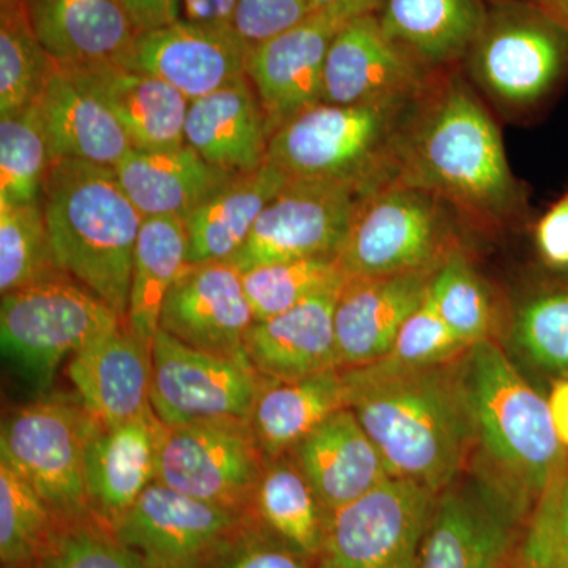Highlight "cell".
I'll list each match as a JSON object with an SVG mask.
<instances>
[{
    "label": "cell",
    "instance_id": "6da1fadb",
    "mask_svg": "<svg viewBox=\"0 0 568 568\" xmlns=\"http://www.w3.org/2000/svg\"><path fill=\"white\" fill-rule=\"evenodd\" d=\"M396 160V181L439 197L462 222L500 230L528 213L503 133L458 69L437 73L414 103Z\"/></svg>",
    "mask_w": 568,
    "mask_h": 568
},
{
    "label": "cell",
    "instance_id": "7a4b0ae2",
    "mask_svg": "<svg viewBox=\"0 0 568 568\" xmlns=\"http://www.w3.org/2000/svg\"><path fill=\"white\" fill-rule=\"evenodd\" d=\"M462 357L425 368L387 358L342 368L346 406L379 448L392 477L437 495L466 473L473 457Z\"/></svg>",
    "mask_w": 568,
    "mask_h": 568
},
{
    "label": "cell",
    "instance_id": "3957f363",
    "mask_svg": "<svg viewBox=\"0 0 568 568\" xmlns=\"http://www.w3.org/2000/svg\"><path fill=\"white\" fill-rule=\"evenodd\" d=\"M462 373L474 433L467 470L499 489L529 521L568 462L548 399L493 338L466 351Z\"/></svg>",
    "mask_w": 568,
    "mask_h": 568
},
{
    "label": "cell",
    "instance_id": "277c9868",
    "mask_svg": "<svg viewBox=\"0 0 568 568\" xmlns=\"http://www.w3.org/2000/svg\"><path fill=\"white\" fill-rule=\"evenodd\" d=\"M40 203L62 271L102 298L125 324L144 216L123 192L114 170L80 160L52 162Z\"/></svg>",
    "mask_w": 568,
    "mask_h": 568
},
{
    "label": "cell",
    "instance_id": "5b68a950",
    "mask_svg": "<svg viewBox=\"0 0 568 568\" xmlns=\"http://www.w3.org/2000/svg\"><path fill=\"white\" fill-rule=\"evenodd\" d=\"M414 103L306 108L272 133L267 162L291 179L342 182L368 194L398 179L399 140Z\"/></svg>",
    "mask_w": 568,
    "mask_h": 568
},
{
    "label": "cell",
    "instance_id": "8992f818",
    "mask_svg": "<svg viewBox=\"0 0 568 568\" xmlns=\"http://www.w3.org/2000/svg\"><path fill=\"white\" fill-rule=\"evenodd\" d=\"M487 14L465 65L499 110L540 111L568 82V29L530 0H485Z\"/></svg>",
    "mask_w": 568,
    "mask_h": 568
},
{
    "label": "cell",
    "instance_id": "52a82bcc",
    "mask_svg": "<svg viewBox=\"0 0 568 568\" xmlns=\"http://www.w3.org/2000/svg\"><path fill=\"white\" fill-rule=\"evenodd\" d=\"M458 222L439 197L394 181L361 197L336 260L346 278L439 267L462 246Z\"/></svg>",
    "mask_w": 568,
    "mask_h": 568
},
{
    "label": "cell",
    "instance_id": "ba28073f",
    "mask_svg": "<svg viewBox=\"0 0 568 568\" xmlns=\"http://www.w3.org/2000/svg\"><path fill=\"white\" fill-rule=\"evenodd\" d=\"M119 324L102 298L65 276L2 295L0 346L22 379L47 390L67 357Z\"/></svg>",
    "mask_w": 568,
    "mask_h": 568
},
{
    "label": "cell",
    "instance_id": "9c48e42d",
    "mask_svg": "<svg viewBox=\"0 0 568 568\" xmlns=\"http://www.w3.org/2000/svg\"><path fill=\"white\" fill-rule=\"evenodd\" d=\"M92 417L80 399L47 396L3 417L0 459L50 506L61 521L92 515L85 487V440Z\"/></svg>",
    "mask_w": 568,
    "mask_h": 568
},
{
    "label": "cell",
    "instance_id": "30bf717a",
    "mask_svg": "<svg viewBox=\"0 0 568 568\" xmlns=\"http://www.w3.org/2000/svg\"><path fill=\"white\" fill-rule=\"evenodd\" d=\"M437 493L390 477L332 511L316 568H418Z\"/></svg>",
    "mask_w": 568,
    "mask_h": 568
},
{
    "label": "cell",
    "instance_id": "8fae6325",
    "mask_svg": "<svg viewBox=\"0 0 568 568\" xmlns=\"http://www.w3.org/2000/svg\"><path fill=\"white\" fill-rule=\"evenodd\" d=\"M265 463L250 420L164 425L156 484L216 506L250 511Z\"/></svg>",
    "mask_w": 568,
    "mask_h": 568
},
{
    "label": "cell",
    "instance_id": "7c38bea8",
    "mask_svg": "<svg viewBox=\"0 0 568 568\" xmlns=\"http://www.w3.org/2000/svg\"><path fill=\"white\" fill-rule=\"evenodd\" d=\"M265 383L246 355L204 353L163 331L153 338L151 406L164 425L250 420Z\"/></svg>",
    "mask_w": 568,
    "mask_h": 568
},
{
    "label": "cell",
    "instance_id": "4fadbf2b",
    "mask_svg": "<svg viewBox=\"0 0 568 568\" xmlns=\"http://www.w3.org/2000/svg\"><path fill=\"white\" fill-rule=\"evenodd\" d=\"M253 521L155 481L111 528L148 568H207Z\"/></svg>",
    "mask_w": 568,
    "mask_h": 568
},
{
    "label": "cell",
    "instance_id": "5bb4252c",
    "mask_svg": "<svg viewBox=\"0 0 568 568\" xmlns=\"http://www.w3.org/2000/svg\"><path fill=\"white\" fill-rule=\"evenodd\" d=\"M526 525L499 489L466 470L437 496L418 568H508Z\"/></svg>",
    "mask_w": 568,
    "mask_h": 568
},
{
    "label": "cell",
    "instance_id": "9a60e30c",
    "mask_svg": "<svg viewBox=\"0 0 568 568\" xmlns=\"http://www.w3.org/2000/svg\"><path fill=\"white\" fill-rule=\"evenodd\" d=\"M362 196L346 183L291 179L261 213L241 252L227 263L244 272L278 261L336 256Z\"/></svg>",
    "mask_w": 568,
    "mask_h": 568
},
{
    "label": "cell",
    "instance_id": "2e32d148",
    "mask_svg": "<svg viewBox=\"0 0 568 568\" xmlns=\"http://www.w3.org/2000/svg\"><path fill=\"white\" fill-rule=\"evenodd\" d=\"M387 39L376 13L347 21L332 40L323 74V102L375 106L417 102L436 78Z\"/></svg>",
    "mask_w": 568,
    "mask_h": 568
},
{
    "label": "cell",
    "instance_id": "e0dca14e",
    "mask_svg": "<svg viewBox=\"0 0 568 568\" xmlns=\"http://www.w3.org/2000/svg\"><path fill=\"white\" fill-rule=\"evenodd\" d=\"M250 50L233 24L181 20L136 33L115 63L160 78L193 102L246 77Z\"/></svg>",
    "mask_w": 568,
    "mask_h": 568
},
{
    "label": "cell",
    "instance_id": "ac0fdd59",
    "mask_svg": "<svg viewBox=\"0 0 568 568\" xmlns=\"http://www.w3.org/2000/svg\"><path fill=\"white\" fill-rule=\"evenodd\" d=\"M253 323L242 272L216 261L185 265L164 301L160 331L204 353L241 357Z\"/></svg>",
    "mask_w": 568,
    "mask_h": 568
},
{
    "label": "cell",
    "instance_id": "d6986e66",
    "mask_svg": "<svg viewBox=\"0 0 568 568\" xmlns=\"http://www.w3.org/2000/svg\"><path fill=\"white\" fill-rule=\"evenodd\" d=\"M346 22L310 13L304 21L252 47L246 77L275 132L306 108L323 102V74L328 47Z\"/></svg>",
    "mask_w": 568,
    "mask_h": 568
},
{
    "label": "cell",
    "instance_id": "ffe728a7",
    "mask_svg": "<svg viewBox=\"0 0 568 568\" xmlns=\"http://www.w3.org/2000/svg\"><path fill=\"white\" fill-rule=\"evenodd\" d=\"M437 268L346 278L334 317L342 368L373 364L390 353L399 328L424 304Z\"/></svg>",
    "mask_w": 568,
    "mask_h": 568
},
{
    "label": "cell",
    "instance_id": "44dd1931",
    "mask_svg": "<svg viewBox=\"0 0 568 568\" xmlns=\"http://www.w3.org/2000/svg\"><path fill=\"white\" fill-rule=\"evenodd\" d=\"M163 428L152 407L122 424L102 425L92 418L84 469L93 517L114 525L155 484Z\"/></svg>",
    "mask_w": 568,
    "mask_h": 568
},
{
    "label": "cell",
    "instance_id": "7402d4cb",
    "mask_svg": "<svg viewBox=\"0 0 568 568\" xmlns=\"http://www.w3.org/2000/svg\"><path fill=\"white\" fill-rule=\"evenodd\" d=\"M67 373L85 413L99 424H122L152 407V345L125 324L93 336L70 358Z\"/></svg>",
    "mask_w": 568,
    "mask_h": 568
},
{
    "label": "cell",
    "instance_id": "603a6c76",
    "mask_svg": "<svg viewBox=\"0 0 568 568\" xmlns=\"http://www.w3.org/2000/svg\"><path fill=\"white\" fill-rule=\"evenodd\" d=\"M287 455L331 511L392 477L379 448L349 407L331 414Z\"/></svg>",
    "mask_w": 568,
    "mask_h": 568
},
{
    "label": "cell",
    "instance_id": "cb8c5ba5",
    "mask_svg": "<svg viewBox=\"0 0 568 568\" xmlns=\"http://www.w3.org/2000/svg\"><path fill=\"white\" fill-rule=\"evenodd\" d=\"M339 290L313 295L282 315L254 321L244 343L253 368L268 381H294L342 368L334 321Z\"/></svg>",
    "mask_w": 568,
    "mask_h": 568
},
{
    "label": "cell",
    "instance_id": "d4e9b609",
    "mask_svg": "<svg viewBox=\"0 0 568 568\" xmlns=\"http://www.w3.org/2000/svg\"><path fill=\"white\" fill-rule=\"evenodd\" d=\"M65 70L106 104L134 151L185 145L186 114L192 102L173 85L115 62Z\"/></svg>",
    "mask_w": 568,
    "mask_h": 568
},
{
    "label": "cell",
    "instance_id": "484cf974",
    "mask_svg": "<svg viewBox=\"0 0 568 568\" xmlns=\"http://www.w3.org/2000/svg\"><path fill=\"white\" fill-rule=\"evenodd\" d=\"M267 118L248 77L190 103L185 144L205 162L233 175L267 163Z\"/></svg>",
    "mask_w": 568,
    "mask_h": 568
},
{
    "label": "cell",
    "instance_id": "4316f807",
    "mask_svg": "<svg viewBox=\"0 0 568 568\" xmlns=\"http://www.w3.org/2000/svg\"><path fill=\"white\" fill-rule=\"evenodd\" d=\"M24 6L41 47L62 69L115 62L136 36L121 0H24Z\"/></svg>",
    "mask_w": 568,
    "mask_h": 568
},
{
    "label": "cell",
    "instance_id": "83f0119b",
    "mask_svg": "<svg viewBox=\"0 0 568 568\" xmlns=\"http://www.w3.org/2000/svg\"><path fill=\"white\" fill-rule=\"evenodd\" d=\"M485 14V0H384L376 17L399 50L440 73L465 62Z\"/></svg>",
    "mask_w": 568,
    "mask_h": 568
},
{
    "label": "cell",
    "instance_id": "f1b7e54d",
    "mask_svg": "<svg viewBox=\"0 0 568 568\" xmlns=\"http://www.w3.org/2000/svg\"><path fill=\"white\" fill-rule=\"evenodd\" d=\"M52 162L80 160L115 168L130 152L118 119L71 71L58 67L39 99Z\"/></svg>",
    "mask_w": 568,
    "mask_h": 568
},
{
    "label": "cell",
    "instance_id": "f546056e",
    "mask_svg": "<svg viewBox=\"0 0 568 568\" xmlns=\"http://www.w3.org/2000/svg\"><path fill=\"white\" fill-rule=\"evenodd\" d=\"M112 170L144 219L179 216L183 220L235 178L205 162L186 144L160 151L133 149Z\"/></svg>",
    "mask_w": 568,
    "mask_h": 568
},
{
    "label": "cell",
    "instance_id": "4dcf8cb0",
    "mask_svg": "<svg viewBox=\"0 0 568 568\" xmlns=\"http://www.w3.org/2000/svg\"><path fill=\"white\" fill-rule=\"evenodd\" d=\"M291 181L267 162L253 173L235 175L222 190L183 219L189 264L231 261L253 233L264 209Z\"/></svg>",
    "mask_w": 568,
    "mask_h": 568
},
{
    "label": "cell",
    "instance_id": "1f68e13d",
    "mask_svg": "<svg viewBox=\"0 0 568 568\" xmlns=\"http://www.w3.org/2000/svg\"><path fill=\"white\" fill-rule=\"evenodd\" d=\"M342 407H347L342 368L294 381L267 379L250 425L265 458H278Z\"/></svg>",
    "mask_w": 568,
    "mask_h": 568
},
{
    "label": "cell",
    "instance_id": "d6a6232c",
    "mask_svg": "<svg viewBox=\"0 0 568 568\" xmlns=\"http://www.w3.org/2000/svg\"><path fill=\"white\" fill-rule=\"evenodd\" d=\"M254 521L287 547L316 560L332 511L316 495L291 455L267 459L254 489Z\"/></svg>",
    "mask_w": 568,
    "mask_h": 568
},
{
    "label": "cell",
    "instance_id": "836d02e7",
    "mask_svg": "<svg viewBox=\"0 0 568 568\" xmlns=\"http://www.w3.org/2000/svg\"><path fill=\"white\" fill-rule=\"evenodd\" d=\"M189 256L185 224L179 216L144 219L134 248L132 286L125 325L153 345L166 295Z\"/></svg>",
    "mask_w": 568,
    "mask_h": 568
},
{
    "label": "cell",
    "instance_id": "e575fe53",
    "mask_svg": "<svg viewBox=\"0 0 568 568\" xmlns=\"http://www.w3.org/2000/svg\"><path fill=\"white\" fill-rule=\"evenodd\" d=\"M552 275L519 301L508 342L530 368L558 381L568 379V272Z\"/></svg>",
    "mask_w": 568,
    "mask_h": 568
},
{
    "label": "cell",
    "instance_id": "d590c367",
    "mask_svg": "<svg viewBox=\"0 0 568 568\" xmlns=\"http://www.w3.org/2000/svg\"><path fill=\"white\" fill-rule=\"evenodd\" d=\"M58 67L37 39L24 0H0V115L39 102Z\"/></svg>",
    "mask_w": 568,
    "mask_h": 568
},
{
    "label": "cell",
    "instance_id": "8d00e7d4",
    "mask_svg": "<svg viewBox=\"0 0 568 568\" xmlns=\"http://www.w3.org/2000/svg\"><path fill=\"white\" fill-rule=\"evenodd\" d=\"M65 276L41 203H0V294Z\"/></svg>",
    "mask_w": 568,
    "mask_h": 568
},
{
    "label": "cell",
    "instance_id": "74e56055",
    "mask_svg": "<svg viewBox=\"0 0 568 568\" xmlns=\"http://www.w3.org/2000/svg\"><path fill=\"white\" fill-rule=\"evenodd\" d=\"M51 164L39 102L0 115V203H40Z\"/></svg>",
    "mask_w": 568,
    "mask_h": 568
},
{
    "label": "cell",
    "instance_id": "f35d334b",
    "mask_svg": "<svg viewBox=\"0 0 568 568\" xmlns=\"http://www.w3.org/2000/svg\"><path fill=\"white\" fill-rule=\"evenodd\" d=\"M242 282L254 321H264L282 315L313 295L339 290L346 276L336 256H315L246 268Z\"/></svg>",
    "mask_w": 568,
    "mask_h": 568
},
{
    "label": "cell",
    "instance_id": "ab89813d",
    "mask_svg": "<svg viewBox=\"0 0 568 568\" xmlns=\"http://www.w3.org/2000/svg\"><path fill=\"white\" fill-rule=\"evenodd\" d=\"M428 298L452 332L466 345L493 338L496 306L484 276L463 246L448 254L429 284Z\"/></svg>",
    "mask_w": 568,
    "mask_h": 568
},
{
    "label": "cell",
    "instance_id": "60d3db41",
    "mask_svg": "<svg viewBox=\"0 0 568 568\" xmlns=\"http://www.w3.org/2000/svg\"><path fill=\"white\" fill-rule=\"evenodd\" d=\"M58 518L50 506L0 459V560L2 567H36L50 544Z\"/></svg>",
    "mask_w": 568,
    "mask_h": 568
},
{
    "label": "cell",
    "instance_id": "b9f144b4",
    "mask_svg": "<svg viewBox=\"0 0 568 568\" xmlns=\"http://www.w3.org/2000/svg\"><path fill=\"white\" fill-rule=\"evenodd\" d=\"M37 568H148L125 547L110 525L88 517L61 521Z\"/></svg>",
    "mask_w": 568,
    "mask_h": 568
},
{
    "label": "cell",
    "instance_id": "7bdbcfd3",
    "mask_svg": "<svg viewBox=\"0 0 568 568\" xmlns=\"http://www.w3.org/2000/svg\"><path fill=\"white\" fill-rule=\"evenodd\" d=\"M469 347L437 315L426 295L424 304L399 328L390 353L384 358L399 366L425 368L457 361Z\"/></svg>",
    "mask_w": 568,
    "mask_h": 568
},
{
    "label": "cell",
    "instance_id": "ee69618b",
    "mask_svg": "<svg viewBox=\"0 0 568 568\" xmlns=\"http://www.w3.org/2000/svg\"><path fill=\"white\" fill-rule=\"evenodd\" d=\"M519 548L537 568H568V462L538 500Z\"/></svg>",
    "mask_w": 568,
    "mask_h": 568
},
{
    "label": "cell",
    "instance_id": "f6af8a7d",
    "mask_svg": "<svg viewBox=\"0 0 568 568\" xmlns=\"http://www.w3.org/2000/svg\"><path fill=\"white\" fill-rule=\"evenodd\" d=\"M207 568H316V560L287 547L253 521Z\"/></svg>",
    "mask_w": 568,
    "mask_h": 568
},
{
    "label": "cell",
    "instance_id": "bcb514c9",
    "mask_svg": "<svg viewBox=\"0 0 568 568\" xmlns=\"http://www.w3.org/2000/svg\"><path fill=\"white\" fill-rule=\"evenodd\" d=\"M310 14L308 0H237L233 26L250 44L290 31Z\"/></svg>",
    "mask_w": 568,
    "mask_h": 568
},
{
    "label": "cell",
    "instance_id": "7dc6e473",
    "mask_svg": "<svg viewBox=\"0 0 568 568\" xmlns=\"http://www.w3.org/2000/svg\"><path fill=\"white\" fill-rule=\"evenodd\" d=\"M534 242L548 271L568 272V192L538 219Z\"/></svg>",
    "mask_w": 568,
    "mask_h": 568
},
{
    "label": "cell",
    "instance_id": "c3c4849f",
    "mask_svg": "<svg viewBox=\"0 0 568 568\" xmlns=\"http://www.w3.org/2000/svg\"><path fill=\"white\" fill-rule=\"evenodd\" d=\"M134 32H151L183 20V0H121Z\"/></svg>",
    "mask_w": 568,
    "mask_h": 568
},
{
    "label": "cell",
    "instance_id": "681fc988",
    "mask_svg": "<svg viewBox=\"0 0 568 568\" xmlns=\"http://www.w3.org/2000/svg\"><path fill=\"white\" fill-rule=\"evenodd\" d=\"M237 0H183V20L233 24Z\"/></svg>",
    "mask_w": 568,
    "mask_h": 568
},
{
    "label": "cell",
    "instance_id": "f907efd6",
    "mask_svg": "<svg viewBox=\"0 0 568 568\" xmlns=\"http://www.w3.org/2000/svg\"><path fill=\"white\" fill-rule=\"evenodd\" d=\"M383 3L384 0H308L310 13L328 14L342 22L377 13Z\"/></svg>",
    "mask_w": 568,
    "mask_h": 568
},
{
    "label": "cell",
    "instance_id": "816d5d0a",
    "mask_svg": "<svg viewBox=\"0 0 568 568\" xmlns=\"http://www.w3.org/2000/svg\"><path fill=\"white\" fill-rule=\"evenodd\" d=\"M547 399L556 435L568 450V379L552 381Z\"/></svg>",
    "mask_w": 568,
    "mask_h": 568
},
{
    "label": "cell",
    "instance_id": "f5cc1de1",
    "mask_svg": "<svg viewBox=\"0 0 568 568\" xmlns=\"http://www.w3.org/2000/svg\"><path fill=\"white\" fill-rule=\"evenodd\" d=\"M530 2L568 29V0H530Z\"/></svg>",
    "mask_w": 568,
    "mask_h": 568
},
{
    "label": "cell",
    "instance_id": "db71d44e",
    "mask_svg": "<svg viewBox=\"0 0 568 568\" xmlns=\"http://www.w3.org/2000/svg\"><path fill=\"white\" fill-rule=\"evenodd\" d=\"M521 547V545H519ZM508 568H537L525 555L521 552V548L518 549L517 556H515L514 562Z\"/></svg>",
    "mask_w": 568,
    "mask_h": 568
},
{
    "label": "cell",
    "instance_id": "11a10c76",
    "mask_svg": "<svg viewBox=\"0 0 568 568\" xmlns=\"http://www.w3.org/2000/svg\"><path fill=\"white\" fill-rule=\"evenodd\" d=\"M2 568H10V567H2ZM21 568H37V566L36 567H21Z\"/></svg>",
    "mask_w": 568,
    "mask_h": 568
}]
</instances>
